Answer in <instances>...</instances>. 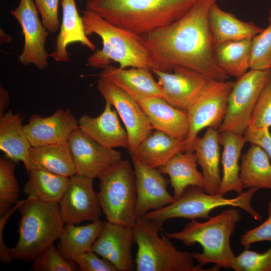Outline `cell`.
<instances>
[{
    "label": "cell",
    "instance_id": "14",
    "mask_svg": "<svg viewBox=\"0 0 271 271\" xmlns=\"http://www.w3.org/2000/svg\"><path fill=\"white\" fill-rule=\"evenodd\" d=\"M93 179L77 174L70 177L67 188L59 203L65 224L100 219L103 212L93 190Z\"/></svg>",
    "mask_w": 271,
    "mask_h": 271
},
{
    "label": "cell",
    "instance_id": "29",
    "mask_svg": "<svg viewBox=\"0 0 271 271\" xmlns=\"http://www.w3.org/2000/svg\"><path fill=\"white\" fill-rule=\"evenodd\" d=\"M28 171L32 169L47 171L70 177L75 174L68 142L31 147Z\"/></svg>",
    "mask_w": 271,
    "mask_h": 271
},
{
    "label": "cell",
    "instance_id": "23",
    "mask_svg": "<svg viewBox=\"0 0 271 271\" xmlns=\"http://www.w3.org/2000/svg\"><path fill=\"white\" fill-rule=\"evenodd\" d=\"M219 145L218 130L209 127L202 137L195 138L192 145L198 164L202 169L204 189L209 194L218 193L221 182Z\"/></svg>",
    "mask_w": 271,
    "mask_h": 271
},
{
    "label": "cell",
    "instance_id": "18",
    "mask_svg": "<svg viewBox=\"0 0 271 271\" xmlns=\"http://www.w3.org/2000/svg\"><path fill=\"white\" fill-rule=\"evenodd\" d=\"M78 128V120L68 109H57L50 116L32 115L24 131L31 147H39L68 141Z\"/></svg>",
    "mask_w": 271,
    "mask_h": 271
},
{
    "label": "cell",
    "instance_id": "24",
    "mask_svg": "<svg viewBox=\"0 0 271 271\" xmlns=\"http://www.w3.org/2000/svg\"><path fill=\"white\" fill-rule=\"evenodd\" d=\"M186 147L185 140L155 129L141 142L130 156L147 166L159 168L177 154L185 152Z\"/></svg>",
    "mask_w": 271,
    "mask_h": 271
},
{
    "label": "cell",
    "instance_id": "6",
    "mask_svg": "<svg viewBox=\"0 0 271 271\" xmlns=\"http://www.w3.org/2000/svg\"><path fill=\"white\" fill-rule=\"evenodd\" d=\"M28 198L19 208V236L15 246L10 249L13 258L34 260L59 238L65 224L59 204Z\"/></svg>",
    "mask_w": 271,
    "mask_h": 271
},
{
    "label": "cell",
    "instance_id": "2",
    "mask_svg": "<svg viewBox=\"0 0 271 271\" xmlns=\"http://www.w3.org/2000/svg\"><path fill=\"white\" fill-rule=\"evenodd\" d=\"M199 0H86L85 9L109 23L143 35L184 16Z\"/></svg>",
    "mask_w": 271,
    "mask_h": 271
},
{
    "label": "cell",
    "instance_id": "17",
    "mask_svg": "<svg viewBox=\"0 0 271 271\" xmlns=\"http://www.w3.org/2000/svg\"><path fill=\"white\" fill-rule=\"evenodd\" d=\"M133 241L132 227L107 221L92 251L109 261L117 270L132 271L136 269L132 253Z\"/></svg>",
    "mask_w": 271,
    "mask_h": 271
},
{
    "label": "cell",
    "instance_id": "35",
    "mask_svg": "<svg viewBox=\"0 0 271 271\" xmlns=\"http://www.w3.org/2000/svg\"><path fill=\"white\" fill-rule=\"evenodd\" d=\"M271 68V24L251 40L250 69Z\"/></svg>",
    "mask_w": 271,
    "mask_h": 271
},
{
    "label": "cell",
    "instance_id": "28",
    "mask_svg": "<svg viewBox=\"0 0 271 271\" xmlns=\"http://www.w3.org/2000/svg\"><path fill=\"white\" fill-rule=\"evenodd\" d=\"M24 117L12 110L0 116V149L6 157L22 162L28 171L31 146L24 131Z\"/></svg>",
    "mask_w": 271,
    "mask_h": 271
},
{
    "label": "cell",
    "instance_id": "25",
    "mask_svg": "<svg viewBox=\"0 0 271 271\" xmlns=\"http://www.w3.org/2000/svg\"><path fill=\"white\" fill-rule=\"evenodd\" d=\"M209 22L215 47L226 42L252 39L263 30L223 10L216 2L210 9Z\"/></svg>",
    "mask_w": 271,
    "mask_h": 271
},
{
    "label": "cell",
    "instance_id": "39",
    "mask_svg": "<svg viewBox=\"0 0 271 271\" xmlns=\"http://www.w3.org/2000/svg\"><path fill=\"white\" fill-rule=\"evenodd\" d=\"M41 16L42 22L50 34L56 32L60 25L59 7L60 0H32Z\"/></svg>",
    "mask_w": 271,
    "mask_h": 271
},
{
    "label": "cell",
    "instance_id": "9",
    "mask_svg": "<svg viewBox=\"0 0 271 271\" xmlns=\"http://www.w3.org/2000/svg\"><path fill=\"white\" fill-rule=\"evenodd\" d=\"M270 80L271 69H249L237 78L229 94L226 114L218 131L243 135L257 99Z\"/></svg>",
    "mask_w": 271,
    "mask_h": 271
},
{
    "label": "cell",
    "instance_id": "47",
    "mask_svg": "<svg viewBox=\"0 0 271 271\" xmlns=\"http://www.w3.org/2000/svg\"><path fill=\"white\" fill-rule=\"evenodd\" d=\"M271 69V68H270Z\"/></svg>",
    "mask_w": 271,
    "mask_h": 271
},
{
    "label": "cell",
    "instance_id": "8",
    "mask_svg": "<svg viewBox=\"0 0 271 271\" xmlns=\"http://www.w3.org/2000/svg\"><path fill=\"white\" fill-rule=\"evenodd\" d=\"M99 179V191L97 194L107 221L132 228L137 219V191L134 170L130 163L120 160L107 169Z\"/></svg>",
    "mask_w": 271,
    "mask_h": 271
},
{
    "label": "cell",
    "instance_id": "46",
    "mask_svg": "<svg viewBox=\"0 0 271 271\" xmlns=\"http://www.w3.org/2000/svg\"><path fill=\"white\" fill-rule=\"evenodd\" d=\"M268 21H269V24H271V8L270 9V11L269 13Z\"/></svg>",
    "mask_w": 271,
    "mask_h": 271
},
{
    "label": "cell",
    "instance_id": "41",
    "mask_svg": "<svg viewBox=\"0 0 271 271\" xmlns=\"http://www.w3.org/2000/svg\"><path fill=\"white\" fill-rule=\"evenodd\" d=\"M267 210V219L259 226L245 231L241 236L240 242L242 246H248L251 244L263 241L271 243V200Z\"/></svg>",
    "mask_w": 271,
    "mask_h": 271
},
{
    "label": "cell",
    "instance_id": "38",
    "mask_svg": "<svg viewBox=\"0 0 271 271\" xmlns=\"http://www.w3.org/2000/svg\"><path fill=\"white\" fill-rule=\"evenodd\" d=\"M270 126L271 80L263 89L257 99L252 111L248 128H269Z\"/></svg>",
    "mask_w": 271,
    "mask_h": 271
},
{
    "label": "cell",
    "instance_id": "31",
    "mask_svg": "<svg viewBox=\"0 0 271 271\" xmlns=\"http://www.w3.org/2000/svg\"><path fill=\"white\" fill-rule=\"evenodd\" d=\"M241 160L239 178L242 188L271 190V164L266 152L252 145Z\"/></svg>",
    "mask_w": 271,
    "mask_h": 271
},
{
    "label": "cell",
    "instance_id": "32",
    "mask_svg": "<svg viewBox=\"0 0 271 271\" xmlns=\"http://www.w3.org/2000/svg\"><path fill=\"white\" fill-rule=\"evenodd\" d=\"M24 187L27 197L59 204L69 184L70 177L47 171L32 169Z\"/></svg>",
    "mask_w": 271,
    "mask_h": 271
},
{
    "label": "cell",
    "instance_id": "33",
    "mask_svg": "<svg viewBox=\"0 0 271 271\" xmlns=\"http://www.w3.org/2000/svg\"><path fill=\"white\" fill-rule=\"evenodd\" d=\"M251 40L226 42L215 47L217 64L228 76L238 78L250 69Z\"/></svg>",
    "mask_w": 271,
    "mask_h": 271
},
{
    "label": "cell",
    "instance_id": "27",
    "mask_svg": "<svg viewBox=\"0 0 271 271\" xmlns=\"http://www.w3.org/2000/svg\"><path fill=\"white\" fill-rule=\"evenodd\" d=\"M198 165L195 153L186 151L177 154L159 168L162 174L169 176L175 199L181 197L189 187L204 189V179L197 169Z\"/></svg>",
    "mask_w": 271,
    "mask_h": 271
},
{
    "label": "cell",
    "instance_id": "1",
    "mask_svg": "<svg viewBox=\"0 0 271 271\" xmlns=\"http://www.w3.org/2000/svg\"><path fill=\"white\" fill-rule=\"evenodd\" d=\"M216 1L199 0L179 20L142 35L151 70L171 72L174 67L181 66L210 80L228 79L217 64L209 26V10Z\"/></svg>",
    "mask_w": 271,
    "mask_h": 271
},
{
    "label": "cell",
    "instance_id": "44",
    "mask_svg": "<svg viewBox=\"0 0 271 271\" xmlns=\"http://www.w3.org/2000/svg\"><path fill=\"white\" fill-rule=\"evenodd\" d=\"M10 100V95L8 91L3 87L0 86V116L5 113V109L8 107Z\"/></svg>",
    "mask_w": 271,
    "mask_h": 271
},
{
    "label": "cell",
    "instance_id": "21",
    "mask_svg": "<svg viewBox=\"0 0 271 271\" xmlns=\"http://www.w3.org/2000/svg\"><path fill=\"white\" fill-rule=\"evenodd\" d=\"M62 19L60 31L57 36L55 47L49 57L58 62L70 61V53L67 46L71 44L79 43L92 51L95 45L87 37L82 17H80L75 0H62Z\"/></svg>",
    "mask_w": 271,
    "mask_h": 271
},
{
    "label": "cell",
    "instance_id": "4",
    "mask_svg": "<svg viewBox=\"0 0 271 271\" xmlns=\"http://www.w3.org/2000/svg\"><path fill=\"white\" fill-rule=\"evenodd\" d=\"M82 18L86 35H98L102 44V48L87 59L89 66L103 69L114 61L122 68L151 69L149 54L142 35L116 26L86 9L83 11Z\"/></svg>",
    "mask_w": 271,
    "mask_h": 271
},
{
    "label": "cell",
    "instance_id": "22",
    "mask_svg": "<svg viewBox=\"0 0 271 271\" xmlns=\"http://www.w3.org/2000/svg\"><path fill=\"white\" fill-rule=\"evenodd\" d=\"M152 72L148 68L126 69L109 65L103 69L99 76L109 79L135 100L150 97L163 98L162 89L155 80Z\"/></svg>",
    "mask_w": 271,
    "mask_h": 271
},
{
    "label": "cell",
    "instance_id": "11",
    "mask_svg": "<svg viewBox=\"0 0 271 271\" xmlns=\"http://www.w3.org/2000/svg\"><path fill=\"white\" fill-rule=\"evenodd\" d=\"M97 88L105 101H109L116 111L128 134L130 155L153 130L147 115L138 103L125 90L107 78L99 76Z\"/></svg>",
    "mask_w": 271,
    "mask_h": 271
},
{
    "label": "cell",
    "instance_id": "40",
    "mask_svg": "<svg viewBox=\"0 0 271 271\" xmlns=\"http://www.w3.org/2000/svg\"><path fill=\"white\" fill-rule=\"evenodd\" d=\"M92 251H88L74 256L73 260L82 271H117L109 261Z\"/></svg>",
    "mask_w": 271,
    "mask_h": 271
},
{
    "label": "cell",
    "instance_id": "20",
    "mask_svg": "<svg viewBox=\"0 0 271 271\" xmlns=\"http://www.w3.org/2000/svg\"><path fill=\"white\" fill-rule=\"evenodd\" d=\"M140 104L153 129L175 138L186 140L189 130L186 111L176 108L162 98L150 97L136 100Z\"/></svg>",
    "mask_w": 271,
    "mask_h": 271
},
{
    "label": "cell",
    "instance_id": "45",
    "mask_svg": "<svg viewBox=\"0 0 271 271\" xmlns=\"http://www.w3.org/2000/svg\"><path fill=\"white\" fill-rule=\"evenodd\" d=\"M0 40L1 43H10L12 40V36L6 34L3 30H0Z\"/></svg>",
    "mask_w": 271,
    "mask_h": 271
},
{
    "label": "cell",
    "instance_id": "7",
    "mask_svg": "<svg viewBox=\"0 0 271 271\" xmlns=\"http://www.w3.org/2000/svg\"><path fill=\"white\" fill-rule=\"evenodd\" d=\"M258 190L249 188L235 197L226 198L220 193L209 194L202 188L190 186L172 203L160 209L150 211L144 216L164 225L165 221L174 218H209L213 210L228 206L241 209L254 219L260 221L262 219L261 215L251 204V199Z\"/></svg>",
    "mask_w": 271,
    "mask_h": 271
},
{
    "label": "cell",
    "instance_id": "13",
    "mask_svg": "<svg viewBox=\"0 0 271 271\" xmlns=\"http://www.w3.org/2000/svg\"><path fill=\"white\" fill-rule=\"evenodd\" d=\"M75 174L99 178L109 167L121 160V153L105 147L82 132L79 127L68 140Z\"/></svg>",
    "mask_w": 271,
    "mask_h": 271
},
{
    "label": "cell",
    "instance_id": "36",
    "mask_svg": "<svg viewBox=\"0 0 271 271\" xmlns=\"http://www.w3.org/2000/svg\"><path fill=\"white\" fill-rule=\"evenodd\" d=\"M33 260V269L37 271H74L78 268L76 262L63 257L54 244Z\"/></svg>",
    "mask_w": 271,
    "mask_h": 271
},
{
    "label": "cell",
    "instance_id": "5",
    "mask_svg": "<svg viewBox=\"0 0 271 271\" xmlns=\"http://www.w3.org/2000/svg\"><path fill=\"white\" fill-rule=\"evenodd\" d=\"M163 224L145 216L137 218L132 227L138 249L137 271H213L215 265L204 269L195 265L190 252L178 250L171 238L162 232Z\"/></svg>",
    "mask_w": 271,
    "mask_h": 271
},
{
    "label": "cell",
    "instance_id": "30",
    "mask_svg": "<svg viewBox=\"0 0 271 271\" xmlns=\"http://www.w3.org/2000/svg\"><path fill=\"white\" fill-rule=\"evenodd\" d=\"M104 224V221L98 219L81 226L65 224L59 238L58 250L70 260H73L77 255L92 251V245L100 235Z\"/></svg>",
    "mask_w": 271,
    "mask_h": 271
},
{
    "label": "cell",
    "instance_id": "42",
    "mask_svg": "<svg viewBox=\"0 0 271 271\" xmlns=\"http://www.w3.org/2000/svg\"><path fill=\"white\" fill-rule=\"evenodd\" d=\"M246 142L260 147L271 159V133L269 128H248L243 134Z\"/></svg>",
    "mask_w": 271,
    "mask_h": 271
},
{
    "label": "cell",
    "instance_id": "26",
    "mask_svg": "<svg viewBox=\"0 0 271 271\" xmlns=\"http://www.w3.org/2000/svg\"><path fill=\"white\" fill-rule=\"evenodd\" d=\"M219 141L223 147V151L222 175L218 193L224 195L234 191L238 194H241L243 192L239 178V160L246 141L243 135L228 131L219 132Z\"/></svg>",
    "mask_w": 271,
    "mask_h": 271
},
{
    "label": "cell",
    "instance_id": "34",
    "mask_svg": "<svg viewBox=\"0 0 271 271\" xmlns=\"http://www.w3.org/2000/svg\"><path fill=\"white\" fill-rule=\"evenodd\" d=\"M16 161L6 157L0 158V214L7 212L10 207L17 204L20 189L15 174Z\"/></svg>",
    "mask_w": 271,
    "mask_h": 271
},
{
    "label": "cell",
    "instance_id": "19",
    "mask_svg": "<svg viewBox=\"0 0 271 271\" xmlns=\"http://www.w3.org/2000/svg\"><path fill=\"white\" fill-rule=\"evenodd\" d=\"M111 104L105 101L103 112L97 117L87 114L78 119L79 128L100 145L110 149H128V137L126 130L119 120L118 115Z\"/></svg>",
    "mask_w": 271,
    "mask_h": 271
},
{
    "label": "cell",
    "instance_id": "43",
    "mask_svg": "<svg viewBox=\"0 0 271 271\" xmlns=\"http://www.w3.org/2000/svg\"><path fill=\"white\" fill-rule=\"evenodd\" d=\"M28 199L29 198L27 197L25 200L19 201L16 204L14 207L10 209L4 215H1L0 219V259L3 262L8 263L13 259L10 254V249L7 247L3 239V234L5 225L12 214L17 209H18L20 206L26 202Z\"/></svg>",
    "mask_w": 271,
    "mask_h": 271
},
{
    "label": "cell",
    "instance_id": "3",
    "mask_svg": "<svg viewBox=\"0 0 271 271\" xmlns=\"http://www.w3.org/2000/svg\"><path fill=\"white\" fill-rule=\"evenodd\" d=\"M237 208L229 207L203 222L191 220L181 230L165 233L171 239L181 241L186 246L201 245L202 252H190L200 266L213 263L220 268H232L236 256L230 240L241 218Z\"/></svg>",
    "mask_w": 271,
    "mask_h": 271
},
{
    "label": "cell",
    "instance_id": "12",
    "mask_svg": "<svg viewBox=\"0 0 271 271\" xmlns=\"http://www.w3.org/2000/svg\"><path fill=\"white\" fill-rule=\"evenodd\" d=\"M39 12L32 0H20L11 14L18 21L22 30L24 44L19 56L22 65L33 64L42 70L48 66L49 54L45 48L49 32L39 17Z\"/></svg>",
    "mask_w": 271,
    "mask_h": 271
},
{
    "label": "cell",
    "instance_id": "37",
    "mask_svg": "<svg viewBox=\"0 0 271 271\" xmlns=\"http://www.w3.org/2000/svg\"><path fill=\"white\" fill-rule=\"evenodd\" d=\"M235 271H271V247L264 252L245 249L235 257Z\"/></svg>",
    "mask_w": 271,
    "mask_h": 271
},
{
    "label": "cell",
    "instance_id": "15",
    "mask_svg": "<svg viewBox=\"0 0 271 271\" xmlns=\"http://www.w3.org/2000/svg\"><path fill=\"white\" fill-rule=\"evenodd\" d=\"M152 71L162 89L163 99L185 111L210 80L196 71L181 66L174 67L171 72Z\"/></svg>",
    "mask_w": 271,
    "mask_h": 271
},
{
    "label": "cell",
    "instance_id": "10",
    "mask_svg": "<svg viewBox=\"0 0 271 271\" xmlns=\"http://www.w3.org/2000/svg\"><path fill=\"white\" fill-rule=\"evenodd\" d=\"M234 83L231 81L210 80L189 107L186 111L189 130L185 140L186 151L193 152V142L203 128L212 127L218 130L226 114Z\"/></svg>",
    "mask_w": 271,
    "mask_h": 271
},
{
    "label": "cell",
    "instance_id": "16",
    "mask_svg": "<svg viewBox=\"0 0 271 271\" xmlns=\"http://www.w3.org/2000/svg\"><path fill=\"white\" fill-rule=\"evenodd\" d=\"M131 159L136 178L137 218L173 202L175 199L167 190L170 180L159 168L150 167L135 158Z\"/></svg>",
    "mask_w": 271,
    "mask_h": 271
}]
</instances>
